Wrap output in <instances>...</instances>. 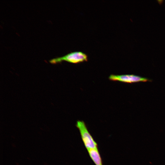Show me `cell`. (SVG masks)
<instances>
[{"instance_id":"cell-2","label":"cell","mask_w":165,"mask_h":165,"mask_svg":"<svg viewBox=\"0 0 165 165\" xmlns=\"http://www.w3.org/2000/svg\"><path fill=\"white\" fill-rule=\"evenodd\" d=\"M79 129L84 145L87 149H98L97 145L89 132L85 122L83 121L78 120L76 124Z\"/></svg>"},{"instance_id":"cell-3","label":"cell","mask_w":165,"mask_h":165,"mask_svg":"<svg viewBox=\"0 0 165 165\" xmlns=\"http://www.w3.org/2000/svg\"><path fill=\"white\" fill-rule=\"evenodd\" d=\"M109 79L113 81L132 83L140 82H146L151 80L148 78L133 74L116 75L112 74L108 77Z\"/></svg>"},{"instance_id":"cell-1","label":"cell","mask_w":165,"mask_h":165,"mask_svg":"<svg viewBox=\"0 0 165 165\" xmlns=\"http://www.w3.org/2000/svg\"><path fill=\"white\" fill-rule=\"evenodd\" d=\"M87 61L88 56L86 53L81 51H75L61 57L53 58L49 61L50 63L53 64L60 63L64 61L77 64Z\"/></svg>"},{"instance_id":"cell-4","label":"cell","mask_w":165,"mask_h":165,"mask_svg":"<svg viewBox=\"0 0 165 165\" xmlns=\"http://www.w3.org/2000/svg\"><path fill=\"white\" fill-rule=\"evenodd\" d=\"M87 150L90 157L96 165H103L98 149H89Z\"/></svg>"}]
</instances>
